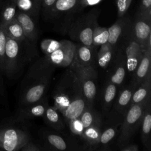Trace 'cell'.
I'll list each match as a JSON object with an SVG mask.
<instances>
[{"label":"cell","mask_w":151,"mask_h":151,"mask_svg":"<svg viewBox=\"0 0 151 151\" xmlns=\"http://www.w3.org/2000/svg\"><path fill=\"white\" fill-rule=\"evenodd\" d=\"M3 2H4V0H0V9H1V6H2Z\"/></svg>","instance_id":"obj_42"},{"label":"cell","mask_w":151,"mask_h":151,"mask_svg":"<svg viewBox=\"0 0 151 151\" xmlns=\"http://www.w3.org/2000/svg\"><path fill=\"white\" fill-rule=\"evenodd\" d=\"M41 6L46 15H49L52 7L53 6L56 0H40Z\"/></svg>","instance_id":"obj_39"},{"label":"cell","mask_w":151,"mask_h":151,"mask_svg":"<svg viewBox=\"0 0 151 151\" xmlns=\"http://www.w3.org/2000/svg\"><path fill=\"white\" fill-rule=\"evenodd\" d=\"M56 67L45 55L30 66L21 83L18 104L19 107L38 102L46 96Z\"/></svg>","instance_id":"obj_1"},{"label":"cell","mask_w":151,"mask_h":151,"mask_svg":"<svg viewBox=\"0 0 151 151\" xmlns=\"http://www.w3.org/2000/svg\"><path fill=\"white\" fill-rule=\"evenodd\" d=\"M87 106L84 96H80L73 101L61 113L65 123L70 120L79 117Z\"/></svg>","instance_id":"obj_24"},{"label":"cell","mask_w":151,"mask_h":151,"mask_svg":"<svg viewBox=\"0 0 151 151\" xmlns=\"http://www.w3.org/2000/svg\"><path fill=\"white\" fill-rule=\"evenodd\" d=\"M44 143L48 147V149L52 150H78L74 141L64 137L63 136L54 133L47 132L44 136Z\"/></svg>","instance_id":"obj_17"},{"label":"cell","mask_w":151,"mask_h":151,"mask_svg":"<svg viewBox=\"0 0 151 151\" xmlns=\"http://www.w3.org/2000/svg\"><path fill=\"white\" fill-rule=\"evenodd\" d=\"M48 105V99L47 96H45L38 102L19 107L15 114L14 120L15 122H24L33 118L42 117Z\"/></svg>","instance_id":"obj_14"},{"label":"cell","mask_w":151,"mask_h":151,"mask_svg":"<svg viewBox=\"0 0 151 151\" xmlns=\"http://www.w3.org/2000/svg\"><path fill=\"white\" fill-rule=\"evenodd\" d=\"M69 67L76 71L80 79L87 106L94 107L97 93V74L96 68L80 67L75 65Z\"/></svg>","instance_id":"obj_7"},{"label":"cell","mask_w":151,"mask_h":151,"mask_svg":"<svg viewBox=\"0 0 151 151\" xmlns=\"http://www.w3.org/2000/svg\"><path fill=\"white\" fill-rule=\"evenodd\" d=\"M131 19L125 15L118 19L108 28V42L113 47L117 48L120 41L129 29L132 24Z\"/></svg>","instance_id":"obj_16"},{"label":"cell","mask_w":151,"mask_h":151,"mask_svg":"<svg viewBox=\"0 0 151 151\" xmlns=\"http://www.w3.org/2000/svg\"><path fill=\"white\" fill-rule=\"evenodd\" d=\"M2 72L0 71V95L1 96H4V83H3V78L2 77Z\"/></svg>","instance_id":"obj_41"},{"label":"cell","mask_w":151,"mask_h":151,"mask_svg":"<svg viewBox=\"0 0 151 151\" xmlns=\"http://www.w3.org/2000/svg\"><path fill=\"white\" fill-rule=\"evenodd\" d=\"M65 124H67L69 129L71 132V133L78 139L82 141L83 134L84 130V128L81 122L79 117L70 120L68 121Z\"/></svg>","instance_id":"obj_32"},{"label":"cell","mask_w":151,"mask_h":151,"mask_svg":"<svg viewBox=\"0 0 151 151\" xmlns=\"http://www.w3.org/2000/svg\"><path fill=\"white\" fill-rule=\"evenodd\" d=\"M142 103L131 106L129 109L119 130L117 146L120 149L124 146L130 143V141L136 131L141 124L142 120L149 100Z\"/></svg>","instance_id":"obj_5"},{"label":"cell","mask_w":151,"mask_h":151,"mask_svg":"<svg viewBox=\"0 0 151 151\" xmlns=\"http://www.w3.org/2000/svg\"><path fill=\"white\" fill-rule=\"evenodd\" d=\"M7 40V35L5 34L2 25L0 23V71L4 74L5 64V46Z\"/></svg>","instance_id":"obj_34"},{"label":"cell","mask_w":151,"mask_h":151,"mask_svg":"<svg viewBox=\"0 0 151 151\" xmlns=\"http://www.w3.org/2000/svg\"><path fill=\"white\" fill-rule=\"evenodd\" d=\"M109 34L108 28L100 27L97 24L93 31L92 36V44L94 46L99 47L108 42Z\"/></svg>","instance_id":"obj_31"},{"label":"cell","mask_w":151,"mask_h":151,"mask_svg":"<svg viewBox=\"0 0 151 151\" xmlns=\"http://www.w3.org/2000/svg\"><path fill=\"white\" fill-rule=\"evenodd\" d=\"M103 0H80L77 8V10L81 11L87 6L96 5L100 3Z\"/></svg>","instance_id":"obj_37"},{"label":"cell","mask_w":151,"mask_h":151,"mask_svg":"<svg viewBox=\"0 0 151 151\" xmlns=\"http://www.w3.org/2000/svg\"><path fill=\"white\" fill-rule=\"evenodd\" d=\"M117 48L113 47L108 42L100 45V48L97 53V63L98 65L103 69L108 67Z\"/></svg>","instance_id":"obj_26"},{"label":"cell","mask_w":151,"mask_h":151,"mask_svg":"<svg viewBox=\"0 0 151 151\" xmlns=\"http://www.w3.org/2000/svg\"><path fill=\"white\" fill-rule=\"evenodd\" d=\"M15 18L20 24L27 41L36 48L39 32L34 18L27 13L21 10L16 12Z\"/></svg>","instance_id":"obj_15"},{"label":"cell","mask_w":151,"mask_h":151,"mask_svg":"<svg viewBox=\"0 0 151 151\" xmlns=\"http://www.w3.org/2000/svg\"><path fill=\"white\" fill-rule=\"evenodd\" d=\"M141 139L143 145L149 150H151V99L149 100L144 111L141 124Z\"/></svg>","instance_id":"obj_21"},{"label":"cell","mask_w":151,"mask_h":151,"mask_svg":"<svg viewBox=\"0 0 151 151\" xmlns=\"http://www.w3.org/2000/svg\"><path fill=\"white\" fill-rule=\"evenodd\" d=\"M108 67L106 81H110L117 87L120 86L124 80L127 71L126 57L121 48L117 47Z\"/></svg>","instance_id":"obj_11"},{"label":"cell","mask_w":151,"mask_h":151,"mask_svg":"<svg viewBox=\"0 0 151 151\" xmlns=\"http://www.w3.org/2000/svg\"><path fill=\"white\" fill-rule=\"evenodd\" d=\"M132 32L143 52L151 47V17L137 12L132 21Z\"/></svg>","instance_id":"obj_9"},{"label":"cell","mask_w":151,"mask_h":151,"mask_svg":"<svg viewBox=\"0 0 151 151\" xmlns=\"http://www.w3.org/2000/svg\"><path fill=\"white\" fill-rule=\"evenodd\" d=\"M61 41L52 39H44L40 43V48L45 55H47L61 47Z\"/></svg>","instance_id":"obj_33"},{"label":"cell","mask_w":151,"mask_h":151,"mask_svg":"<svg viewBox=\"0 0 151 151\" xmlns=\"http://www.w3.org/2000/svg\"><path fill=\"white\" fill-rule=\"evenodd\" d=\"M35 49L27 41H18L7 37L4 74L10 78H17L25 64L35 55Z\"/></svg>","instance_id":"obj_2"},{"label":"cell","mask_w":151,"mask_h":151,"mask_svg":"<svg viewBox=\"0 0 151 151\" xmlns=\"http://www.w3.org/2000/svg\"><path fill=\"white\" fill-rule=\"evenodd\" d=\"M84 96L81 82L71 67H67L61 75L52 93L54 107L61 114L75 99Z\"/></svg>","instance_id":"obj_3"},{"label":"cell","mask_w":151,"mask_h":151,"mask_svg":"<svg viewBox=\"0 0 151 151\" xmlns=\"http://www.w3.org/2000/svg\"><path fill=\"white\" fill-rule=\"evenodd\" d=\"M99 14V10L94 8L79 16L67 25L66 32L78 43L88 46L93 45V32L98 24L97 18Z\"/></svg>","instance_id":"obj_4"},{"label":"cell","mask_w":151,"mask_h":151,"mask_svg":"<svg viewBox=\"0 0 151 151\" xmlns=\"http://www.w3.org/2000/svg\"><path fill=\"white\" fill-rule=\"evenodd\" d=\"M132 0H116L118 17L124 16L127 12Z\"/></svg>","instance_id":"obj_35"},{"label":"cell","mask_w":151,"mask_h":151,"mask_svg":"<svg viewBox=\"0 0 151 151\" xmlns=\"http://www.w3.org/2000/svg\"><path fill=\"white\" fill-rule=\"evenodd\" d=\"M138 11L142 14L151 17V0H142Z\"/></svg>","instance_id":"obj_36"},{"label":"cell","mask_w":151,"mask_h":151,"mask_svg":"<svg viewBox=\"0 0 151 151\" xmlns=\"http://www.w3.org/2000/svg\"><path fill=\"white\" fill-rule=\"evenodd\" d=\"M61 47L49 55H45L57 67H69L74 60L76 44L70 40L61 41Z\"/></svg>","instance_id":"obj_12"},{"label":"cell","mask_w":151,"mask_h":151,"mask_svg":"<svg viewBox=\"0 0 151 151\" xmlns=\"http://www.w3.org/2000/svg\"><path fill=\"white\" fill-rule=\"evenodd\" d=\"M97 47L76 44L74 60L71 65L80 67H94L97 63Z\"/></svg>","instance_id":"obj_13"},{"label":"cell","mask_w":151,"mask_h":151,"mask_svg":"<svg viewBox=\"0 0 151 151\" xmlns=\"http://www.w3.org/2000/svg\"><path fill=\"white\" fill-rule=\"evenodd\" d=\"M102 124L103 123L94 124L84 129L82 138V150H100L99 140Z\"/></svg>","instance_id":"obj_20"},{"label":"cell","mask_w":151,"mask_h":151,"mask_svg":"<svg viewBox=\"0 0 151 151\" xmlns=\"http://www.w3.org/2000/svg\"><path fill=\"white\" fill-rule=\"evenodd\" d=\"M42 118L47 125L57 131H62L65 129L64 120L61 117L60 113L54 106L51 107L48 105Z\"/></svg>","instance_id":"obj_25"},{"label":"cell","mask_w":151,"mask_h":151,"mask_svg":"<svg viewBox=\"0 0 151 151\" xmlns=\"http://www.w3.org/2000/svg\"><path fill=\"white\" fill-rule=\"evenodd\" d=\"M122 122L113 118L107 116L104 123H103L101 129V133L99 140L100 147H107L116 137L119 133V127Z\"/></svg>","instance_id":"obj_19"},{"label":"cell","mask_w":151,"mask_h":151,"mask_svg":"<svg viewBox=\"0 0 151 151\" xmlns=\"http://www.w3.org/2000/svg\"><path fill=\"white\" fill-rule=\"evenodd\" d=\"M135 89L131 83L123 87L117 94L112 107L106 116L113 118L122 123L130 107L131 98Z\"/></svg>","instance_id":"obj_10"},{"label":"cell","mask_w":151,"mask_h":151,"mask_svg":"<svg viewBox=\"0 0 151 151\" xmlns=\"http://www.w3.org/2000/svg\"><path fill=\"white\" fill-rule=\"evenodd\" d=\"M131 26L117 47L121 48L124 54L127 71L133 74L140 63L144 52L134 39Z\"/></svg>","instance_id":"obj_8"},{"label":"cell","mask_w":151,"mask_h":151,"mask_svg":"<svg viewBox=\"0 0 151 151\" xmlns=\"http://www.w3.org/2000/svg\"><path fill=\"white\" fill-rule=\"evenodd\" d=\"M80 0H56L52 7L50 15L54 17L77 9Z\"/></svg>","instance_id":"obj_27"},{"label":"cell","mask_w":151,"mask_h":151,"mask_svg":"<svg viewBox=\"0 0 151 151\" xmlns=\"http://www.w3.org/2000/svg\"><path fill=\"white\" fill-rule=\"evenodd\" d=\"M120 151H139L138 145L134 143H128L119 149Z\"/></svg>","instance_id":"obj_40"},{"label":"cell","mask_w":151,"mask_h":151,"mask_svg":"<svg viewBox=\"0 0 151 151\" xmlns=\"http://www.w3.org/2000/svg\"><path fill=\"white\" fill-rule=\"evenodd\" d=\"M31 140L29 133L17 126L0 128V150L18 151Z\"/></svg>","instance_id":"obj_6"},{"label":"cell","mask_w":151,"mask_h":151,"mask_svg":"<svg viewBox=\"0 0 151 151\" xmlns=\"http://www.w3.org/2000/svg\"><path fill=\"white\" fill-rule=\"evenodd\" d=\"M44 150L41 146L34 143L31 140L28 142L21 149V151H41Z\"/></svg>","instance_id":"obj_38"},{"label":"cell","mask_w":151,"mask_h":151,"mask_svg":"<svg viewBox=\"0 0 151 151\" xmlns=\"http://www.w3.org/2000/svg\"><path fill=\"white\" fill-rule=\"evenodd\" d=\"M151 97V72L145 80L134 90L130 101V106L142 103Z\"/></svg>","instance_id":"obj_23"},{"label":"cell","mask_w":151,"mask_h":151,"mask_svg":"<svg viewBox=\"0 0 151 151\" xmlns=\"http://www.w3.org/2000/svg\"><path fill=\"white\" fill-rule=\"evenodd\" d=\"M84 128H87L93 124L102 123V118L94 107H89L87 106L81 114L79 117Z\"/></svg>","instance_id":"obj_29"},{"label":"cell","mask_w":151,"mask_h":151,"mask_svg":"<svg viewBox=\"0 0 151 151\" xmlns=\"http://www.w3.org/2000/svg\"><path fill=\"white\" fill-rule=\"evenodd\" d=\"M2 25L7 37L18 41H27L20 24L15 18Z\"/></svg>","instance_id":"obj_28"},{"label":"cell","mask_w":151,"mask_h":151,"mask_svg":"<svg viewBox=\"0 0 151 151\" xmlns=\"http://www.w3.org/2000/svg\"><path fill=\"white\" fill-rule=\"evenodd\" d=\"M17 0H6L0 9V23L4 24L15 18Z\"/></svg>","instance_id":"obj_30"},{"label":"cell","mask_w":151,"mask_h":151,"mask_svg":"<svg viewBox=\"0 0 151 151\" xmlns=\"http://www.w3.org/2000/svg\"><path fill=\"white\" fill-rule=\"evenodd\" d=\"M118 87L108 81H106L101 93V107L104 114L107 116L110 110L117 94Z\"/></svg>","instance_id":"obj_22"},{"label":"cell","mask_w":151,"mask_h":151,"mask_svg":"<svg viewBox=\"0 0 151 151\" xmlns=\"http://www.w3.org/2000/svg\"><path fill=\"white\" fill-rule=\"evenodd\" d=\"M151 72V47H148L143 52L142 58L133 73L131 84L136 88Z\"/></svg>","instance_id":"obj_18"}]
</instances>
